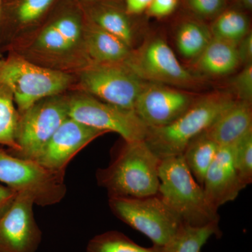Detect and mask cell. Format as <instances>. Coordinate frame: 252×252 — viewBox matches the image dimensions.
<instances>
[{
  "mask_svg": "<svg viewBox=\"0 0 252 252\" xmlns=\"http://www.w3.org/2000/svg\"><path fill=\"white\" fill-rule=\"evenodd\" d=\"M0 3H1V0H0Z\"/></svg>",
  "mask_w": 252,
  "mask_h": 252,
  "instance_id": "obj_35",
  "label": "cell"
},
{
  "mask_svg": "<svg viewBox=\"0 0 252 252\" xmlns=\"http://www.w3.org/2000/svg\"><path fill=\"white\" fill-rule=\"evenodd\" d=\"M127 16L126 11L105 6L96 10L93 19L94 24L117 36L132 49L135 34Z\"/></svg>",
  "mask_w": 252,
  "mask_h": 252,
  "instance_id": "obj_23",
  "label": "cell"
},
{
  "mask_svg": "<svg viewBox=\"0 0 252 252\" xmlns=\"http://www.w3.org/2000/svg\"><path fill=\"white\" fill-rule=\"evenodd\" d=\"M187 9L199 20L215 19L224 11L226 0H185Z\"/></svg>",
  "mask_w": 252,
  "mask_h": 252,
  "instance_id": "obj_27",
  "label": "cell"
},
{
  "mask_svg": "<svg viewBox=\"0 0 252 252\" xmlns=\"http://www.w3.org/2000/svg\"><path fill=\"white\" fill-rule=\"evenodd\" d=\"M198 97L178 88L144 81L134 111L149 127H162L177 120Z\"/></svg>",
  "mask_w": 252,
  "mask_h": 252,
  "instance_id": "obj_11",
  "label": "cell"
},
{
  "mask_svg": "<svg viewBox=\"0 0 252 252\" xmlns=\"http://www.w3.org/2000/svg\"><path fill=\"white\" fill-rule=\"evenodd\" d=\"M220 149L205 130L190 140L182 154L189 170L201 187Z\"/></svg>",
  "mask_w": 252,
  "mask_h": 252,
  "instance_id": "obj_19",
  "label": "cell"
},
{
  "mask_svg": "<svg viewBox=\"0 0 252 252\" xmlns=\"http://www.w3.org/2000/svg\"><path fill=\"white\" fill-rule=\"evenodd\" d=\"M86 252H163V247L144 248L124 233L110 230L91 239Z\"/></svg>",
  "mask_w": 252,
  "mask_h": 252,
  "instance_id": "obj_24",
  "label": "cell"
},
{
  "mask_svg": "<svg viewBox=\"0 0 252 252\" xmlns=\"http://www.w3.org/2000/svg\"><path fill=\"white\" fill-rule=\"evenodd\" d=\"M152 0H126V12L127 15H137L147 11Z\"/></svg>",
  "mask_w": 252,
  "mask_h": 252,
  "instance_id": "obj_33",
  "label": "cell"
},
{
  "mask_svg": "<svg viewBox=\"0 0 252 252\" xmlns=\"http://www.w3.org/2000/svg\"><path fill=\"white\" fill-rule=\"evenodd\" d=\"M252 131L251 102L236 100L217 118L207 132L220 147L233 145Z\"/></svg>",
  "mask_w": 252,
  "mask_h": 252,
  "instance_id": "obj_15",
  "label": "cell"
},
{
  "mask_svg": "<svg viewBox=\"0 0 252 252\" xmlns=\"http://www.w3.org/2000/svg\"><path fill=\"white\" fill-rule=\"evenodd\" d=\"M54 0H23L18 9V17L26 24L36 21L46 11Z\"/></svg>",
  "mask_w": 252,
  "mask_h": 252,
  "instance_id": "obj_29",
  "label": "cell"
},
{
  "mask_svg": "<svg viewBox=\"0 0 252 252\" xmlns=\"http://www.w3.org/2000/svg\"><path fill=\"white\" fill-rule=\"evenodd\" d=\"M84 43L92 63H124L132 50L120 39L94 23L85 32Z\"/></svg>",
  "mask_w": 252,
  "mask_h": 252,
  "instance_id": "obj_17",
  "label": "cell"
},
{
  "mask_svg": "<svg viewBox=\"0 0 252 252\" xmlns=\"http://www.w3.org/2000/svg\"><path fill=\"white\" fill-rule=\"evenodd\" d=\"M113 215L150 239L153 245L164 247L183 223L158 195L144 198H109Z\"/></svg>",
  "mask_w": 252,
  "mask_h": 252,
  "instance_id": "obj_6",
  "label": "cell"
},
{
  "mask_svg": "<svg viewBox=\"0 0 252 252\" xmlns=\"http://www.w3.org/2000/svg\"><path fill=\"white\" fill-rule=\"evenodd\" d=\"M17 194L14 189L0 185V218L11 206Z\"/></svg>",
  "mask_w": 252,
  "mask_h": 252,
  "instance_id": "obj_32",
  "label": "cell"
},
{
  "mask_svg": "<svg viewBox=\"0 0 252 252\" xmlns=\"http://www.w3.org/2000/svg\"><path fill=\"white\" fill-rule=\"evenodd\" d=\"M37 46L50 53L63 54L74 48V44L55 26L54 23L45 28L37 38Z\"/></svg>",
  "mask_w": 252,
  "mask_h": 252,
  "instance_id": "obj_26",
  "label": "cell"
},
{
  "mask_svg": "<svg viewBox=\"0 0 252 252\" xmlns=\"http://www.w3.org/2000/svg\"><path fill=\"white\" fill-rule=\"evenodd\" d=\"M144 81L124 63H91L81 72L86 92L107 103L133 110Z\"/></svg>",
  "mask_w": 252,
  "mask_h": 252,
  "instance_id": "obj_10",
  "label": "cell"
},
{
  "mask_svg": "<svg viewBox=\"0 0 252 252\" xmlns=\"http://www.w3.org/2000/svg\"><path fill=\"white\" fill-rule=\"evenodd\" d=\"M68 116L98 130L117 132L126 142L144 140L149 127L135 111L107 103L89 94L67 97Z\"/></svg>",
  "mask_w": 252,
  "mask_h": 252,
  "instance_id": "obj_9",
  "label": "cell"
},
{
  "mask_svg": "<svg viewBox=\"0 0 252 252\" xmlns=\"http://www.w3.org/2000/svg\"><path fill=\"white\" fill-rule=\"evenodd\" d=\"M235 3L240 9L252 11V0H235Z\"/></svg>",
  "mask_w": 252,
  "mask_h": 252,
  "instance_id": "obj_34",
  "label": "cell"
},
{
  "mask_svg": "<svg viewBox=\"0 0 252 252\" xmlns=\"http://www.w3.org/2000/svg\"><path fill=\"white\" fill-rule=\"evenodd\" d=\"M212 37L237 44L250 32V21L238 9H225L214 19L210 27Z\"/></svg>",
  "mask_w": 252,
  "mask_h": 252,
  "instance_id": "obj_21",
  "label": "cell"
},
{
  "mask_svg": "<svg viewBox=\"0 0 252 252\" xmlns=\"http://www.w3.org/2000/svg\"><path fill=\"white\" fill-rule=\"evenodd\" d=\"M160 160L144 140L124 141L105 168L96 172L97 185L109 198H144L157 195Z\"/></svg>",
  "mask_w": 252,
  "mask_h": 252,
  "instance_id": "obj_1",
  "label": "cell"
},
{
  "mask_svg": "<svg viewBox=\"0 0 252 252\" xmlns=\"http://www.w3.org/2000/svg\"><path fill=\"white\" fill-rule=\"evenodd\" d=\"M193 63L195 75L208 77L230 75L240 65L236 45L215 37Z\"/></svg>",
  "mask_w": 252,
  "mask_h": 252,
  "instance_id": "obj_16",
  "label": "cell"
},
{
  "mask_svg": "<svg viewBox=\"0 0 252 252\" xmlns=\"http://www.w3.org/2000/svg\"><path fill=\"white\" fill-rule=\"evenodd\" d=\"M0 82L11 91L19 113L36 102L54 97L69 86V74L42 67L21 58L0 64Z\"/></svg>",
  "mask_w": 252,
  "mask_h": 252,
  "instance_id": "obj_4",
  "label": "cell"
},
{
  "mask_svg": "<svg viewBox=\"0 0 252 252\" xmlns=\"http://www.w3.org/2000/svg\"><path fill=\"white\" fill-rule=\"evenodd\" d=\"M233 149L234 144L220 147L204 178L202 187L205 198L217 211L221 205L235 200L246 187L235 170Z\"/></svg>",
  "mask_w": 252,
  "mask_h": 252,
  "instance_id": "obj_14",
  "label": "cell"
},
{
  "mask_svg": "<svg viewBox=\"0 0 252 252\" xmlns=\"http://www.w3.org/2000/svg\"><path fill=\"white\" fill-rule=\"evenodd\" d=\"M230 89L238 100L252 102V64L244 66L238 74L230 79Z\"/></svg>",
  "mask_w": 252,
  "mask_h": 252,
  "instance_id": "obj_28",
  "label": "cell"
},
{
  "mask_svg": "<svg viewBox=\"0 0 252 252\" xmlns=\"http://www.w3.org/2000/svg\"><path fill=\"white\" fill-rule=\"evenodd\" d=\"M35 205L29 193L19 192L0 218V252H36L42 233L33 212Z\"/></svg>",
  "mask_w": 252,
  "mask_h": 252,
  "instance_id": "obj_12",
  "label": "cell"
},
{
  "mask_svg": "<svg viewBox=\"0 0 252 252\" xmlns=\"http://www.w3.org/2000/svg\"><path fill=\"white\" fill-rule=\"evenodd\" d=\"M158 195L182 223L203 226L219 222L220 216L207 201L203 187L195 180L182 155L160 160Z\"/></svg>",
  "mask_w": 252,
  "mask_h": 252,
  "instance_id": "obj_3",
  "label": "cell"
},
{
  "mask_svg": "<svg viewBox=\"0 0 252 252\" xmlns=\"http://www.w3.org/2000/svg\"><path fill=\"white\" fill-rule=\"evenodd\" d=\"M124 63L147 82L181 89L200 84L199 77L181 64L167 41L160 36H151L137 49L131 50Z\"/></svg>",
  "mask_w": 252,
  "mask_h": 252,
  "instance_id": "obj_7",
  "label": "cell"
},
{
  "mask_svg": "<svg viewBox=\"0 0 252 252\" xmlns=\"http://www.w3.org/2000/svg\"><path fill=\"white\" fill-rule=\"evenodd\" d=\"M107 133L68 117L51 137L36 162L54 171L65 172L68 164L88 144Z\"/></svg>",
  "mask_w": 252,
  "mask_h": 252,
  "instance_id": "obj_13",
  "label": "cell"
},
{
  "mask_svg": "<svg viewBox=\"0 0 252 252\" xmlns=\"http://www.w3.org/2000/svg\"><path fill=\"white\" fill-rule=\"evenodd\" d=\"M212 35L210 27L198 18H188L182 21L176 30V47L181 56L194 61L202 54Z\"/></svg>",
  "mask_w": 252,
  "mask_h": 252,
  "instance_id": "obj_18",
  "label": "cell"
},
{
  "mask_svg": "<svg viewBox=\"0 0 252 252\" xmlns=\"http://www.w3.org/2000/svg\"><path fill=\"white\" fill-rule=\"evenodd\" d=\"M235 100L227 93L199 96L175 122L162 127H149L144 142L160 160L182 155L189 142L207 130Z\"/></svg>",
  "mask_w": 252,
  "mask_h": 252,
  "instance_id": "obj_2",
  "label": "cell"
},
{
  "mask_svg": "<svg viewBox=\"0 0 252 252\" xmlns=\"http://www.w3.org/2000/svg\"><path fill=\"white\" fill-rule=\"evenodd\" d=\"M19 112L15 107L11 91L0 82V144L9 147L10 153H16L19 147L16 142Z\"/></svg>",
  "mask_w": 252,
  "mask_h": 252,
  "instance_id": "obj_22",
  "label": "cell"
},
{
  "mask_svg": "<svg viewBox=\"0 0 252 252\" xmlns=\"http://www.w3.org/2000/svg\"><path fill=\"white\" fill-rule=\"evenodd\" d=\"M68 117L67 97L56 95L36 102L19 113L16 142L20 149L16 153L8 152L21 158L37 160L50 139Z\"/></svg>",
  "mask_w": 252,
  "mask_h": 252,
  "instance_id": "obj_8",
  "label": "cell"
},
{
  "mask_svg": "<svg viewBox=\"0 0 252 252\" xmlns=\"http://www.w3.org/2000/svg\"><path fill=\"white\" fill-rule=\"evenodd\" d=\"M233 162L237 173L245 187L252 182V131L234 144Z\"/></svg>",
  "mask_w": 252,
  "mask_h": 252,
  "instance_id": "obj_25",
  "label": "cell"
},
{
  "mask_svg": "<svg viewBox=\"0 0 252 252\" xmlns=\"http://www.w3.org/2000/svg\"><path fill=\"white\" fill-rule=\"evenodd\" d=\"M178 4L179 0H152L146 11L151 17L165 18L175 11Z\"/></svg>",
  "mask_w": 252,
  "mask_h": 252,
  "instance_id": "obj_30",
  "label": "cell"
},
{
  "mask_svg": "<svg viewBox=\"0 0 252 252\" xmlns=\"http://www.w3.org/2000/svg\"><path fill=\"white\" fill-rule=\"evenodd\" d=\"M240 64L243 66L252 64V33L250 32L236 45Z\"/></svg>",
  "mask_w": 252,
  "mask_h": 252,
  "instance_id": "obj_31",
  "label": "cell"
},
{
  "mask_svg": "<svg viewBox=\"0 0 252 252\" xmlns=\"http://www.w3.org/2000/svg\"><path fill=\"white\" fill-rule=\"evenodd\" d=\"M65 172L54 171L36 160L21 158L0 147V182L19 193H29L35 205L46 207L65 196Z\"/></svg>",
  "mask_w": 252,
  "mask_h": 252,
  "instance_id": "obj_5",
  "label": "cell"
},
{
  "mask_svg": "<svg viewBox=\"0 0 252 252\" xmlns=\"http://www.w3.org/2000/svg\"><path fill=\"white\" fill-rule=\"evenodd\" d=\"M213 235L219 238L221 236L219 222H212L203 226H192L183 223L163 247V252H200Z\"/></svg>",
  "mask_w": 252,
  "mask_h": 252,
  "instance_id": "obj_20",
  "label": "cell"
}]
</instances>
